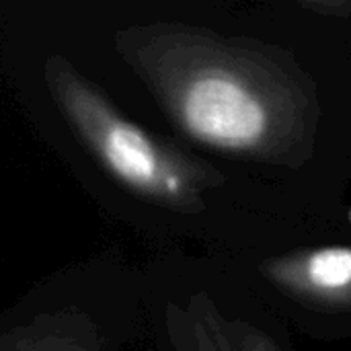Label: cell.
<instances>
[{
	"instance_id": "cell-1",
	"label": "cell",
	"mask_w": 351,
	"mask_h": 351,
	"mask_svg": "<svg viewBox=\"0 0 351 351\" xmlns=\"http://www.w3.org/2000/svg\"><path fill=\"white\" fill-rule=\"evenodd\" d=\"M288 8L286 31L276 4L274 31L156 19L117 29L113 45L199 154L321 214L351 165V95L313 58V41L296 43L304 12Z\"/></svg>"
},
{
	"instance_id": "cell-2",
	"label": "cell",
	"mask_w": 351,
	"mask_h": 351,
	"mask_svg": "<svg viewBox=\"0 0 351 351\" xmlns=\"http://www.w3.org/2000/svg\"><path fill=\"white\" fill-rule=\"evenodd\" d=\"M313 228L212 253L280 325L321 341L351 339V243L311 241Z\"/></svg>"
},
{
	"instance_id": "cell-3",
	"label": "cell",
	"mask_w": 351,
	"mask_h": 351,
	"mask_svg": "<svg viewBox=\"0 0 351 351\" xmlns=\"http://www.w3.org/2000/svg\"><path fill=\"white\" fill-rule=\"evenodd\" d=\"M204 284L220 350L290 351L280 335V323L214 261L212 278Z\"/></svg>"
},
{
	"instance_id": "cell-4",
	"label": "cell",
	"mask_w": 351,
	"mask_h": 351,
	"mask_svg": "<svg viewBox=\"0 0 351 351\" xmlns=\"http://www.w3.org/2000/svg\"><path fill=\"white\" fill-rule=\"evenodd\" d=\"M0 351H105V343L90 317L58 311L2 333Z\"/></svg>"
},
{
	"instance_id": "cell-5",
	"label": "cell",
	"mask_w": 351,
	"mask_h": 351,
	"mask_svg": "<svg viewBox=\"0 0 351 351\" xmlns=\"http://www.w3.org/2000/svg\"><path fill=\"white\" fill-rule=\"evenodd\" d=\"M162 337L167 351H222L204 282L162 304Z\"/></svg>"
},
{
	"instance_id": "cell-6",
	"label": "cell",
	"mask_w": 351,
	"mask_h": 351,
	"mask_svg": "<svg viewBox=\"0 0 351 351\" xmlns=\"http://www.w3.org/2000/svg\"><path fill=\"white\" fill-rule=\"evenodd\" d=\"M296 4L323 21L351 25V0H296Z\"/></svg>"
}]
</instances>
